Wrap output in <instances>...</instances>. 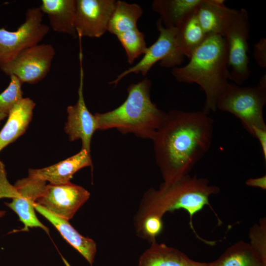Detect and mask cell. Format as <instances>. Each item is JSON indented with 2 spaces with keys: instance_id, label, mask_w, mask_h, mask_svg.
Masks as SVG:
<instances>
[{
  "instance_id": "34",
  "label": "cell",
  "mask_w": 266,
  "mask_h": 266,
  "mask_svg": "<svg viewBox=\"0 0 266 266\" xmlns=\"http://www.w3.org/2000/svg\"></svg>"
},
{
  "instance_id": "29",
  "label": "cell",
  "mask_w": 266,
  "mask_h": 266,
  "mask_svg": "<svg viewBox=\"0 0 266 266\" xmlns=\"http://www.w3.org/2000/svg\"><path fill=\"white\" fill-rule=\"evenodd\" d=\"M254 57L258 65L262 68L266 67V39L262 37L254 45Z\"/></svg>"
},
{
  "instance_id": "33",
  "label": "cell",
  "mask_w": 266,
  "mask_h": 266,
  "mask_svg": "<svg viewBox=\"0 0 266 266\" xmlns=\"http://www.w3.org/2000/svg\"><path fill=\"white\" fill-rule=\"evenodd\" d=\"M7 117L6 115L5 114H0V122L3 120L5 117Z\"/></svg>"
},
{
  "instance_id": "19",
  "label": "cell",
  "mask_w": 266,
  "mask_h": 266,
  "mask_svg": "<svg viewBox=\"0 0 266 266\" xmlns=\"http://www.w3.org/2000/svg\"><path fill=\"white\" fill-rule=\"evenodd\" d=\"M138 266H208V263L194 261L179 250L155 241L140 256Z\"/></svg>"
},
{
  "instance_id": "14",
  "label": "cell",
  "mask_w": 266,
  "mask_h": 266,
  "mask_svg": "<svg viewBox=\"0 0 266 266\" xmlns=\"http://www.w3.org/2000/svg\"><path fill=\"white\" fill-rule=\"evenodd\" d=\"M92 166L90 152L85 149L73 156L48 167L29 169L30 176L37 177L51 184H63L70 182V179L79 169Z\"/></svg>"
},
{
  "instance_id": "20",
  "label": "cell",
  "mask_w": 266,
  "mask_h": 266,
  "mask_svg": "<svg viewBox=\"0 0 266 266\" xmlns=\"http://www.w3.org/2000/svg\"><path fill=\"white\" fill-rule=\"evenodd\" d=\"M201 0H155L152 9L159 14L166 28H175L184 18L194 13Z\"/></svg>"
},
{
  "instance_id": "12",
  "label": "cell",
  "mask_w": 266,
  "mask_h": 266,
  "mask_svg": "<svg viewBox=\"0 0 266 266\" xmlns=\"http://www.w3.org/2000/svg\"><path fill=\"white\" fill-rule=\"evenodd\" d=\"M74 27L79 38L100 37L108 31L115 0H76Z\"/></svg>"
},
{
  "instance_id": "4",
  "label": "cell",
  "mask_w": 266,
  "mask_h": 266,
  "mask_svg": "<svg viewBox=\"0 0 266 266\" xmlns=\"http://www.w3.org/2000/svg\"><path fill=\"white\" fill-rule=\"evenodd\" d=\"M151 82L145 78L127 88L126 100L117 108L97 112L98 130L115 129L123 134L152 140L164 122L166 113L160 109L150 98Z\"/></svg>"
},
{
  "instance_id": "7",
  "label": "cell",
  "mask_w": 266,
  "mask_h": 266,
  "mask_svg": "<svg viewBox=\"0 0 266 266\" xmlns=\"http://www.w3.org/2000/svg\"><path fill=\"white\" fill-rule=\"evenodd\" d=\"M39 7L27 9L24 22L14 31L0 29V67L13 60L23 50L38 44L49 31L42 23Z\"/></svg>"
},
{
  "instance_id": "13",
  "label": "cell",
  "mask_w": 266,
  "mask_h": 266,
  "mask_svg": "<svg viewBox=\"0 0 266 266\" xmlns=\"http://www.w3.org/2000/svg\"><path fill=\"white\" fill-rule=\"evenodd\" d=\"M80 79L78 89V100L74 105L67 107V121L65 131L69 140L73 141L80 139L81 149L91 152V139L95 132L98 130L97 122L94 114L88 109L83 95L84 71L82 66V50L79 53Z\"/></svg>"
},
{
  "instance_id": "15",
  "label": "cell",
  "mask_w": 266,
  "mask_h": 266,
  "mask_svg": "<svg viewBox=\"0 0 266 266\" xmlns=\"http://www.w3.org/2000/svg\"><path fill=\"white\" fill-rule=\"evenodd\" d=\"M237 11L227 7L224 0H201L196 14L206 35L224 36L226 29Z\"/></svg>"
},
{
  "instance_id": "24",
  "label": "cell",
  "mask_w": 266,
  "mask_h": 266,
  "mask_svg": "<svg viewBox=\"0 0 266 266\" xmlns=\"http://www.w3.org/2000/svg\"><path fill=\"white\" fill-rule=\"evenodd\" d=\"M124 47L128 62L132 64L147 49L144 34L137 28L131 29L116 35Z\"/></svg>"
},
{
  "instance_id": "23",
  "label": "cell",
  "mask_w": 266,
  "mask_h": 266,
  "mask_svg": "<svg viewBox=\"0 0 266 266\" xmlns=\"http://www.w3.org/2000/svg\"><path fill=\"white\" fill-rule=\"evenodd\" d=\"M142 9L136 3L116 1L110 18L108 31L116 36L127 31L137 28V22L142 14Z\"/></svg>"
},
{
  "instance_id": "3",
  "label": "cell",
  "mask_w": 266,
  "mask_h": 266,
  "mask_svg": "<svg viewBox=\"0 0 266 266\" xmlns=\"http://www.w3.org/2000/svg\"><path fill=\"white\" fill-rule=\"evenodd\" d=\"M220 188L209 184L205 178L186 175L175 182L162 183L159 189L151 188L144 194L135 217V226L146 217L156 215L161 218L167 212L184 209L190 216V226L200 240L213 245V242L202 239L193 225L194 215L209 203L210 196L218 193Z\"/></svg>"
},
{
  "instance_id": "5",
  "label": "cell",
  "mask_w": 266,
  "mask_h": 266,
  "mask_svg": "<svg viewBox=\"0 0 266 266\" xmlns=\"http://www.w3.org/2000/svg\"><path fill=\"white\" fill-rule=\"evenodd\" d=\"M266 103V75L261 77L253 87H241L229 83L219 98L217 109L234 115L247 132L253 135L254 128L266 129L263 109Z\"/></svg>"
},
{
  "instance_id": "8",
  "label": "cell",
  "mask_w": 266,
  "mask_h": 266,
  "mask_svg": "<svg viewBox=\"0 0 266 266\" xmlns=\"http://www.w3.org/2000/svg\"><path fill=\"white\" fill-rule=\"evenodd\" d=\"M156 25L159 35L156 41L147 47L140 61L119 74L109 82L110 85L116 86L122 79L131 73H140L145 76L158 62L161 66L167 68H173L182 64L185 57L178 47L175 28L164 27L160 19L157 21Z\"/></svg>"
},
{
  "instance_id": "31",
  "label": "cell",
  "mask_w": 266,
  "mask_h": 266,
  "mask_svg": "<svg viewBox=\"0 0 266 266\" xmlns=\"http://www.w3.org/2000/svg\"><path fill=\"white\" fill-rule=\"evenodd\" d=\"M245 183L248 186L257 187L265 190L266 189V176L249 178L246 181Z\"/></svg>"
},
{
  "instance_id": "21",
  "label": "cell",
  "mask_w": 266,
  "mask_h": 266,
  "mask_svg": "<svg viewBox=\"0 0 266 266\" xmlns=\"http://www.w3.org/2000/svg\"><path fill=\"white\" fill-rule=\"evenodd\" d=\"M208 266H266L264 261L250 243L242 240L228 248Z\"/></svg>"
},
{
  "instance_id": "26",
  "label": "cell",
  "mask_w": 266,
  "mask_h": 266,
  "mask_svg": "<svg viewBox=\"0 0 266 266\" xmlns=\"http://www.w3.org/2000/svg\"><path fill=\"white\" fill-rule=\"evenodd\" d=\"M138 234L152 242L163 229L162 218L156 215H150L144 218L135 226Z\"/></svg>"
},
{
  "instance_id": "16",
  "label": "cell",
  "mask_w": 266,
  "mask_h": 266,
  "mask_svg": "<svg viewBox=\"0 0 266 266\" xmlns=\"http://www.w3.org/2000/svg\"><path fill=\"white\" fill-rule=\"evenodd\" d=\"M34 208L56 228L63 238L92 266L97 252L96 242L93 239L80 234L71 225L68 220L53 214L36 203Z\"/></svg>"
},
{
  "instance_id": "9",
  "label": "cell",
  "mask_w": 266,
  "mask_h": 266,
  "mask_svg": "<svg viewBox=\"0 0 266 266\" xmlns=\"http://www.w3.org/2000/svg\"><path fill=\"white\" fill-rule=\"evenodd\" d=\"M55 53L52 44H38L23 50L0 69L7 75L16 76L22 83L35 84L47 76Z\"/></svg>"
},
{
  "instance_id": "27",
  "label": "cell",
  "mask_w": 266,
  "mask_h": 266,
  "mask_svg": "<svg viewBox=\"0 0 266 266\" xmlns=\"http://www.w3.org/2000/svg\"><path fill=\"white\" fill-rule=\"evenodd\" d=\"M250 244L260 257L266 262V220L263 217L259 224L250 229L249 233Z\"/></svg>"
},
{
  "instance_id": "22",
  "label": "cell",
  "mask_w": 266,
  "mask_h": 266,
  "mask_svg": "<svg viewBox=\"0 0 266 266\" xmlns=\"http://www.w3.org/2000/svg\"><path fill=\"white\" fill-rule=\"evenodd\" d=\"M175 28L178 47L184 57L189 58L207 36L198 21L196 11L184 18Z\"/></svg>"
},
{
  "instance_id": "17",
  "label": "cell",
  "mask_w": 266,
  "mask_h": 266,
  "mask_svg": "<svg viewBox=\"0 0 266 266\" xmlns=\"http://www.w3.org/2000/svg\"><path fill=\"white\" fill-rule=\"evenodd\" d=\"M39 7L47 14L54 31L77 37L74 27L76 0H42Z\"/></svg>"
},
{
  "instance_id": "6",
  "label": "cell",
  "mask_w": 266,
  "mask_h": 266,
  "mask_svg": "<svg viewBox=\"0 0 266 266\" xmlns=\"http://www.w3.org/2000/svg\"><path fill=\"white\" fill-rule=\"evenodd\" d=\"M250 31L248 13L245 9L241 8L237 10L224 34L228 45L230 80L239 86L251 74L248 56Z\"/></svg>"
},
{
  "instance_id": "28",
  "label": "cell",
  "mask_w": 266,
  "mask_h": 266,
  "mask_svg": "<svg viewBox=\"0 0 266 266\" xmlns=\"http://www.w3.org/2000/svg\"><path fill=\"white\" fill-rule=\"evenodd\" d=\"M16 195L17 192L14 185H11L7 179L4 166L0 161V198L13 199Z\"/></svg>"
},
{
  "instance_id": "18",
  "label": "cell",
  "mask_w": 266,
  "mask_h": 266,
  "mask_svg": "<svg viewBox=\"0 0 266 266\" xmlns=\"http://www.w3.org/2000/svg\"><path fill=\"white\" fill-rule=\"evenodd\" d=\"M35 106V102L29 98H23L14 105L0 131V151L25 133Z\"/></svg>"
},
{
  "instance_id": "32",
  "label": "cell",
  "mask_w": 266,
  "mask_h": 266,
  "mask_svg": "<svg viewBox=\"0 0 266 266\" xmlns=\"http://www.w3.org/2000/svg\"><path fill=\"white\" fill-rule=\"evenodd\" d=\"M6 211L4 210H0V218L2 217L5 215Z\"/></svg>"
},
{
  "instance_id": "2",
  "label": "cell",
  "mask_w": 266,
  "mask_h": 266,
  "mask_svg": "<svg viewBox=\"0 0 266 266\" xmlns=\"http://www.w3.org/2000/svg\"><path fill=\"white\" fill-rule=\"evenodd\" d=\"M189 59L188 64L172 68L171 73L180 82L199 85L205 95L203 111L207 114L215 112L217 100L230 83L226 38L220 35H207Z\"/></svg>"
},
{
  "instance_id": "1",
  "label": "cell",
  "mask_w": 266,
  "mask_h": 266,
  "mask_svg": "<svg viewBox=\"0 0 266 266\" xmlns=\"http://www.w3.org/2000/svg\"><path fill=\"white\" fill-rule=\"evenodd\" d=\"M213 130V119L203 111L166 113L152 140L163 183H172L189 174L209 150Z\"/></svg>"
},
{
  "instance_id": "11",
  "label": "cell",
  "mask_w": 266,
  "mask_h": 266,
  "mask_svg": "<svg viewBox=\"0 0 266 266\" xmlns=\"http://www.w3.org/2000/svg\"><path fill=\"white\" fill-rule=\"evenodd\" d=\"M46 185V181L30 175L15 182L14 186L17 195L12 199L11 202L4 204L18 216L19 220L24 225L23 229L18 231L28 232L29 228L38 227L49 233V228L37 218L34 208L36 200Z\"/></svg>"
},
{
  "instance_id": "25",
  "label": "cell",
  "mask_w": 266,
  "mask_h": 266,
  "mask_svg": "<svg viewBox=\"0 0 266 266\" xmlns=\"http://www.w3.org/2000/svg\"><path fill=\"white\" fill-rule=\"evenodd\" d=\"M8 87L0 94V114L7 116L14 106L23 97L22 83L14 75L10 76Z\"/></svg>"
},
{
  "instance_id": "10",
  "label": "cell",
  "mask_w": 266,
  "mask_h": 266,
  "mask_svg": "<svg viewBox=\"0 0 266 266\" xmlns=\"http://www.w3.org/2000/svg\"><path fill=\"white\" fill-rule=\"evenodd\" d=\"M90 195L85 188L70 182L58 185L49 184L35 203L69 221L87 201Z\"/></svg>"
},
{
  "instance_id": "30",
  "label": "cell",
  "mask_w": 266,
  "mask_h": 266,
  "mask_svg": "<svg viewBox=\"0 0 266 266\" xmlns=\"http://www.w3.org/2000/svg\"><path fill=\"white\" fill-rule=\"evenodd\" d=\"M252 136L259 141L265 161H266V129L254 128Z\"/></svg>"
}]
</instances>
